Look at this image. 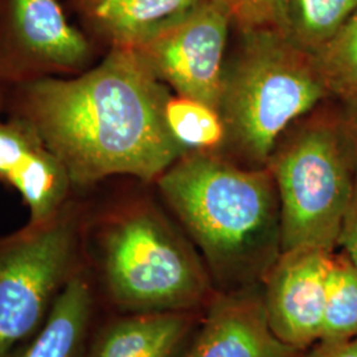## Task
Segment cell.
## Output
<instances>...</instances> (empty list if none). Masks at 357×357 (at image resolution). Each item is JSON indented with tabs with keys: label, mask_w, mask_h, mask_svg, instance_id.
Returning a JSON list of instances; mask_svg holds the SVG:
<instances>
[{
	"label": "cell",
	"mask_w": 357,
	"mask_h": 357,
	"mask_svg": "<svg viewBox=\"0 0 357 357\" xmlns=\"http://www.w3.org/2000/svg\"><path fill=\"white\" fill-rule=\"evenodd\" d=\"M41 144L38 131L26 119L0 122V180L10 184Z\"/></svg>",
	"instance_id": "obj_19"
},
{
	"label": "cell",
	"mask_w": 357,
	"mask_h": 357,
	"mask_svg": "<svg viewBox=\"0 0 357 357\" xmlns=\"http://www.w3.org/2000/svg\"><path fill=\"white\" fill-rule=\"evenodd\" d=\"M231 17L217 0H203L134 50L176 96L218 112Z\"/></svg>",
	"instance_id": "obj_7"
},
{
	"label": "cell",
	"mask_w": 357,
	"mask_h": 357,
	"mask_svg": "<svg viewBox=\"0 0 357 357\" xmlns=\"http://www.w3.org/2000/svg\"><path fill=\"white\" fill-rule=\"evenodd\" d=\"M345 107L347 110H345L344 119L340 125L343 128L345 139L354 159L355 174H357V100L345 103Z\"/></svg>",
	"instance_id": "obj_22"
},
{
	"label": "cell",
	"mask_w": 357,
	"mask_h": 357,
	"mask_svg": "<svg viewBox=\"0 0 357 357\" xmlns=\"http://www.w3.org/2000/svg\"><path fill=\"white\" fill-rule=\"evenodd\" d=\"M165 114L171 134L187 151H209L225 142L221 115L208 105L171 96Z\"/></svg>",
	"instance_id": "obj_17"
},
{
	"label": "cell",
	"mask_w": 357,
	"mask_h": 357,
	"mask_svg": "<svg viewBox=\"0 0 357 357\" xmlns=\"http://www.w3.org/2000/svg\"><path fill=\"white\" fill-rule=\"evenodd\" d=\"M305 357H357V336L337 342L320 340Z\"/></svg>",
	"instance_id": "obj_21"
},
{
	"label": "cell",
	"mask_w": 357,
	"mask_h": 357,
	"mask_svg": "<svg viewBox=\"0 0 357 357\" xmlns=\"http://www.w3.org/2000/svg\"><path fill=\"white\" fill-rule=\"evenodd\" d=\"M97 299L85 266L59 296L40 330L10 357H85L96 328Z\"/></svg>",
	"instance_id": "obj_11"
},
{
	"label": "cell",
	"mask_w": 357,
	"mask_h": 357,
	"mask_svg": "<svg viewBox=\"0 0 357 357\" xmlns=\"http://www.w3.org/2000/svg\"><path fill=\"white\" fill-rule=\"evenodd\" d=\"M339 245L344 248L347 257L357 268V174H355L354 192L345 213Z\"/></svg>",
	"instance_id": "obj_20"
},
{
	"label": "cell",
	"mask_w": 357,
	"mask_h": 357,
	"mask_svg": "<svg viewBox=\"0 0 357 357\" xmlns=\"http://www.w3.org/2000/svg\"><path fill=\"white\" fill-rule=\"evenodd\" d=\"M7 22L15 44L38 64L72 70L89 59L88 40L59 0H7Z\"/></svg>",
	"instance_id": "obj_10"
},
{
	"label": "cell",
	"mask_w": 357,
	"mask_h": 357,
	"mask_svg": "<svg viewBox=\"0 0 357 357\" xmlns=\"http://www.w3.org/2000/svg\"><path fill=\"white\" fill-rule=\"evenodd\" d=\"M312 54L328 93L344 103L357 100V11Z\"/></svg>",
	"instance_id": "obj_15"
},
{
	"label": "cell",
	"mask_w": 357,
	"mask_h": 357,
	"mask_svg": "<svg viewBox=\"0 0 357 357\" xmlns=\"http://www.w3.org/2000/svg\"><path fill=\"white\" fill-rule=\"evenodd\" d=\"M169 97L139 52L113 45L82 76L29 84L23 110L73 185L113 175L150 181L187 153L167 126Z\"/></svg>",
	"instance_id": "obj_1"
},
{
	"label": "cell",
	"mask_w": 357,
	"mask_h": 357,
	"mask_svg": "<svg viewBox=\"0 0 357 357\" xmlns=\"http://www.w3.org/2000/svg\"><path fill=\"white\" fill-rule=\"evenodd\" d=\"M190 324L187 311L123 314L94 328L85 357H176Z\"/></svg>",
	"instance_id": "obj_12"
},
{
	"label": "cell",
	"mask_w": 357,
	"mask_h": 357,
	"mask_svg": "<svg viewBox=\"0 0 357 357\" xmlns=\"http://www.w3.org/2000/svg\"><path fill=\"white\" fill-rule=\"evenodd\" d=\"M85 266V220L72 200L48 220L0 237V357L40 330Z\"/></svg>",
	"instance_id": "obj_6"
},
{
	"label": "cell",
	"mask_w": 357,
	"mask_h": 357,
	"mask_svg": "<svg viewBox=\"0 0 357 357\" xmlns=\"http://www.w3.org/2000/svg\"><path fill=\"white\" fill-rule=\"evenodd\" d=\"M238 32V50L224 69L218 113L225 141L264 165L283 131L330 93L314 54L289 35L274 29Z\"/></svg>",
	"instance_id": "obj_3"
},
{
	"label": "cell",
	"mask_w": 357,
	"mask_h": 357,
	"mask_svg": "<svg viewBox=\"0 0 357 357\" xmlns=\"http://www.w3.org/2000/svg\"><path fill=\"white\" fill-rule=\"evenodd\" d=\"M85 261L96 289L123 314L188 311L208 291L199 261L147 208L110 218L97 236L96 258Z\"/></svg>",
	"instance_id": "obj_4"
},
{
	"label": "cell",
	"mask_w": 357,
	"mask_h": 357,
	"mask_svg": "<svg viewBox=\"0 0 357 357\" xmlns=\"http://www.w3.org/2000/svg\"><path fill=\"white\" fill-rule=\"evenodd\" d=\"M237 31L274 29L289 35L291 0H217Z\"/></svg>",
	"instance_id": "obj_18"
},
{
	"label": "cell",
	"mask_w": 357,
	"mask_h": 357,
	"mask_svg": "<svg viewBox=\"0 0 357 357\" xmlns=\"http://www.w3.org/2000/svg\"><path fill=\"white\" fill-rule=\"evenodd\" d=\"M357 336V268L348 257H333L326 287L321 342Z\"/></svg>",
	"instance_id": "obj_14"
},
{
	"label": "cell",
	"mask_w": 357,
	"mask_h": 357,
	"mask_svg": "<svg viewBox=\"0 0 357 357\" xmlns=\"http://www.w3.org/2000/svg\"><path fill=\"white\" fill-rule=\"evenodd\" d=\"M268 169L281 212V253L339 245L355 184V166L342 125L315 122L274 151Z\"/></svg>",
	"instance_id": "obj_5"
},
{
	"label": "cell",
	"mask_w": 357,
	"mask_h": 357,
	"mask_svg": "<svg viewBox=\"0 0 357 357\" xmlns=\"http://www.w3.org/2000/svg\"><path fill=\"white\" fill-rule=\"evenodd\" d=\"M294 352L271 331L264 298L248 287L217 298L184 357H293Z\"/></svg>",
	"instance_id": "obj_9"
},
{
	"label": "cell",
	"mask_w": 357,
	"mask_h": 357,
	"mask_svg": "<svg viewBox=\"0 0 357 357\" xmlns=\"http://www.w3.org/2000/svg\"><path fill=\"white\" fill-rule=\"evenodd\" d=\"M203 0H73L112 45L135 48Z\"/></svg>",
	"instance_id": "obj_13"
},
{
	"label": "cell",
	"mask_w": 357,
	"mask_h": 357,
	"mask_svg": "<svg viewBox=\"0 0 357 357\" xmlns=\"http://www.w3.org/2000/svg\"><path fill=\"white\" fill-rule=\"evenodd\" d=\"M332 259L328 252L295 249L281 253L270 268L264 303L282 343L296 349L320 340Z\"/></svg>",
	"instance_id": "obj_8"
},
{
	"label": "cell",
	"mask_w": 357,
	"mask_h": 357,
	"mask_svg": "<svg viewBox=\"0 0 357 357\" xmlns=\"http://www.w3.org/2000/svg\"><path fill=\"white\" fill-rule=\"evenodd\" d=\"M163 197L229 291L265 278L281 252L270 169H243L208 151L183 155L158 178Z\"/></svg>",
	"instance_id": "obj_2"
},
{
	"label": "cell",
	"mask_w": 357,
	"mask_h": 357,
	"mask_svg": "<svg viewBox=\"0 0 357 357\" xmlns=\"http://www.w3.org/2000/svg\"><path fill=\"white\" fill-rule=\"evenodd\" d=\"M356 11L357 0H291L289 36L314 53Z\"/></svg>",
	"instance_id": "obj_16"
}]
</instances>
